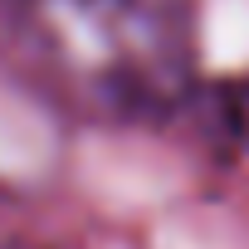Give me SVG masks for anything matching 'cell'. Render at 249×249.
<instances>
[{
	"instance_id": "cell-1",
	"label": "cell",
	"mask_w": 249,
	"mask_h": 249,
	"mask_svg": "<svg viewBox=\"0 0 249 249\" xmlns=\"http://www.w3.org/2000/svg\"><path fill=\"white\" fill-rule=\"evenodd\" d=\"M0 49L64 117L157 127L200 83V0H0Z\"/></svg>"
},
{
	"instance_id": "cell-2",
	"label": "cell",
	"mask_w": 249,
	"mask_h": 249,
	"mask_svg": "<svg viewBox=\"0 0 249 249\" xmlns=\"http://www.w3.org/2000/svg\"><path fill=\"white\" fill-rule=\"evenodd\" d=\"M215 127L239 152H249V73H239V78L215 88Z\"/></svg>"
}]
</instances>
